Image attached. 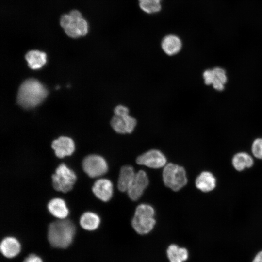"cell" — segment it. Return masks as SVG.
<instances>
[{
  "mask_svg": "<svg viewBox=\"0 0 262 262\" xmlns=\"http://www.w3.org/2000/svg\"><path fill=\"white\" fill-rule=\"evenodd\" d=\"M48 93L46 88L39 81L30 78L21 84L17 93V101L23 108H32L41 103Z\"/></svg>",
  "mask_w": 262,
  "mask_h": 262,
  "instance_id": "obj_1",
  "label": "cell"
},
{
  "mask_svg": "<svg viewBox=\"0 0 262 262\" xmlns=\"http://www.w3.org/2000/svg\"><path fill=\"white\" fill-rule=\"evenodd\" d=\"M84 172L90 177H100L108 171V164L106 160L101 156L91 155L86 157L82 162Z\"/></svg>",
  "mask_w": 262,
  "mask_h": 262,
  "instance_id": "obj_6",
  "label": "cell"
},
{
  "mask_svg": "<svg viewBox=\"0 0 262 262\" xmlns=\"http://www.w3.org/2000/svg\"><path fill=\"white\" fill-rule=\"evenodd\" d=\"M136 163L150 168H159L166 165V158L160 150L151 149L138 156Z\"/></svg>",
  "mask_w": 262,
  "mask_h": 262,
  "instance_id": "obj_8",
  "label": "cell"
},
{
  "mask_svg": "<svg viewBox=\"0 0 262 262\" xmlns=\"http://www.w3.org/2000/svg\"><path fill=\"white\" fill-rule=\"evenodd\" d=\"M166 254L170 262H184L189 257L187 249L176 244H171L167 248Z\"/></svg>",
  "mask_w": 262,
  "mask_h": 262,
  "instance_id": "obj_17",
  "label": "cell"
},
{
  "mask_svg": "<svg viewBox=\"0 0 262 262\" xmlns=\"http://www.w3.org/2000/svg\"><path fill=\"white\" fill-rule=\"evenodd\" d=\"M51 147L55 155L60 158L71 155L75 150V144L73 140L66 136H61L54 140Z\"/></svg>",
  "mask_w": 262,
  "mask_h": 262,
  "instance_id": "obj_10",
  "label": "cell"
},
{
  "mask_svg": "<svg viewBox=\"0 0 262 262\" xmlns=\"http://www.w3.org/2000/svg\"><path fill=\"white\" fill-rule=\"evenodd\" d=\"M148 183L147 173L143 170L138 171L136 173L135 177L127 191L129 197L134 201L138 199L147 187Z\"/></svg>",
  "mask_w": 262,
  "mask_h": 262,
  "instance_id": "obj_9",
  "label": "cell"
},
{
  "mask_svg": "<svg viewBox=\"0 0 262 262\" xmlns=\"http://www.w3.org/2000/svg\"><path fill=\"white\" fill-rule=\"evenodd\" d=\"M203 78L205 84L212 85L214 89L219 91L224 90L227 82L226 71L219 67L205 70Z\"/></svg>",
  "mask_w": 262,
  "mask_h": 262,
  "instance_id": "obj_7",
  "label": "cell"
},
{
  "mask_svg": "<svg viewBox=\"0 0 262 262\" xmlns=\"http://www.w3.org/2000/svg\"><path fill=\"white\" fill-rule=\"evenodd\" d=\"M69 15L72 17L74 21H76L79 19L82 18V15L80 12L76 10L71 11L70 12Z\"/></svg>",
  "mask_w": 262,
  "mask_h": 262,
  "instance_id": "obj_30",
  "label": "cell"
},
{
  "mask_svg": "<svg viewBox=\"0 0 262 262\" xmlns=\"http://www.w3.org/2000/svg\"><path fill=\"white\" fill-rule=\"evenodd\" d=\"M100 222L99 217L96 213L88 212L81 217L80 223L81 227L88 230H94L99 226Z\"/></svg>",
  "mask_w": 262,
  "mask_h": 262,
  "instance_id": "obj_20",
  "label": "cell"
},
{
  "mask_svg": "<svg viewBox=\"0 0 262 262\" xmlns=\"http://www.w3.org/2000/svg\"><path fill=\"white\" fill-rule=\"evenodd\" d=\"M76 22L81 36L85 35L88 32V24L87 21L83 18H81L76 21Z\"/></svg>",
  "mask_w": 262,
  "mask_h": 262,
  "instance_id": "obj_27",
  "label": "cell"
},
{
  "mask_svg": "<svg viewBox=\"0 0 262 262\" xmlns=\"http://www.w3.org/2000/svg\"><path fill=\"white\" fill-rule=\"evenodd\" d=\"M254 164L252 157L248 153L244 152H238L235 154L232 159L233 167L237 171L251 167Z\"/></svg>",
  "mask_w": 262,
  "mask_h": 262,
  "instance_id": "obj_18",
  "label": "cell"
},
{
  "mask_svg": "<svg viewBox=\"0 0 262 262\" xmlns=\"http://www.w3.org/2000/svg\"><path fill=\"white\" fill-rule=\"evenodd\" d=\"M216 180L214 176L210 172H202L196 178L195 184L196 188L203 192L213 190L216 186Z\"/></svg>",
  "mask_w": 262,
  "mask_h": 262,
  "instance_id": "obj_12",
  "label": "cell"
},
{
  "mask_svg": "<svg viewBox=\"0 0 262 262\" xmlns=\"http://www.w3.org/2000/svg\"><path fill=\"white\" fill-rule=\"evenodd\" d=\"M76 179L74 172L63 163L58 166L55 173L52 176L54 188L64 193L72 189Z\"/></svg>",
  "mask_w": 262,
  "mask_h": 262,
  "instance_id": "obj_5",
  "label": "cell"
},
{
  "mask_svg": "<svg viewBox=\"0 0 262 262\" xmlns=\"http://www.w3.org/2000/svg\"><path fill=\"white\" fill-rule=\"evenodd\" d=\"M139 6L144 12L152 14L159 12L161 9L160 2L142 1H139Z\"/></svg>",
  "mask_w": 262,
  "mask_h": 262,
  "instance_id": "obj_22",
  "label": "cell"
},
{
  "mask_svg": "<svg viewBox=\"0 0 262 262\" xmlns=\"http://www.w3.org/2000/svg\"><path fill=\"white\" fill-rule=\"evenodd\" d=\"M252 262H262V251L257 254Z\"/></svg>",
  "mask_w": 262,
  "mask_h": 262,
  "instance_id": "obj_31",
  "label": "cell"
},
{
  "mask_svg": "<svg viewBox=\"0 0 262 262\" xmlns=\"http://www.w3.org/2000/svg\"><path fill=\"white\" fill-rule=\"evenodd\" d=\"M154 215V209L151 205L147 204L138 205L131 220L132 228L139 234L144 235L149 233L156 223Z\"/></svg>",
  "mask_w": 262,
  "mask_h": 262,
  "instance_id": "obj_3",
  "label": "cell"
},
{
  "mask_svg": "<svg viewBox=\"0 0 262 262\" xmlns=\"http://www.w3.org/2000/svg\"><path fill=\"white\" fill-rule=\"evenodd\" d=\"M136 173L132 166L125 165L120 171L118 180V188L122 192H127L132 183Z\"/></svg>",
  "mask_w": 262,
  "mask_h": 262,
  "instance_id": "obj_14",
  "label": "cell"
},
{
  "mask_svg": "<svg viewBox=\"0 0 262 262\" xmlns=\"http://www.w3.org/2000/svg\"><path fill=\"white\" fill-rule=\"evenodd\" d=\"M161 0H139V1H153V2H160Z\"/></svg>",
  "mask_w": 262,
  "mask_h": 262,
  "instance_id": "obj_32",
  "label": "cell"
},
{
  "mask_svg": "<svg viewBox=\"0 0 262 262\" xmlns=\"http://www.w3.org/2000/svg\"><path fill=\"white\" fill-rule=\"evenodd\" d=\"M25 59L31 69H37L46 63V54L38 50H31L26 54Z\"/></svg>",
  "mask_w": 262,
  "mask_h": 262,
  "instance_id": "obj_19",
  "label": "cell"
},
{
  "mask_svg": "<svg viewBox=\"0 0 262 262\" xmlns=\"http://www.w3.org/2000/svg\"><path fill=\"white\" fill-rule=\"evenodd\" d=\"M48 208L51 214L60 219H65L69 213L65 201L60 198L51 199L48 204Z\"/></svg>",
  "mask_w": 262,
  "mask_h": 262,
  "instance_id": "obj_16",
  "label": "cell"
},
{
  "mask_svg": "<svg viewBox=\"0 0 262 262\" xmlns=\"http://www.w3.org/2000/svg\"><path fill=\"white\" fill-rule=\"evenodd\" d=\"M127 129V133L129 134L133 132L137 125V120L129 115L124 116Z\"/></svg>",
  "mask_w": 262,
  "mask_h": 262,
  "instance_id": "obj_25",
  "label": "cell"
},
{
  "mask_svg": "<svg viewBox=\"0 0 262 262\" xmlns=\"http://www.w3.org/2000/svg\"><path fill=\"white\" fill-rule=\"evenodd\" d=\"M115 115L124 117L129 115V108L124 105H118L114 110Z\"/></svg>",
  "mask_w": 262,
  "mask_h": 262,
  "instance_id": "obj_26",
  "label": "cell"
},
{
  "mask_svg": "<svg viewBox=\"0 0 262 262\" xmlns=\"http://www.w3.org/2000/svg\"><path fill=\"white\" fill-rule=\"evenodd\" d=\"M23 262H43L42 259L35 254H31L27 257Z\"/></svg>",
  "mask_w": 262,
  "mask_h": 262,
  "instance_id": "obj_29",
  "label": "cell"
},
{
  "mask_svg": "<svg viewBox=\"0 0 262 262\" xmlns=\"http://www.w3.org/2000/svg\"><path fill=\"white\" fill-rule=\"evenodd\" d=\"M163 180L166 187L175 191L181 189L187 182L184 168L173 163L168 164L164 166L163 171Z\"/></svg>",
  "mask_w": 262,
  "mask_h": 262,
  "instance_id": "obj_4",
  "label": "cell"
},
{
  "mask_svg": "<svg viewBox=\"0 0 262 262\" xmlns=\"http://www.w3.org/2000/svg\"><path fill=\"white\" fill-rule=\"evenodd\" d=\"M64 30L66 34L72 38H77L81 36L76 21H74L72 23L64 28Z\"/></svg>",
  "mask_w": 262,
  "mask_h": 262,
  "instance_id": "obj_24",
  "label": "cell"
},
{
  "mask_svg": "<svg viewBox=\"0 0 262 262\" xmlns=\"http://www.w3.org/2000/svg\"><path fill=\"white\" fill-rule=\"evenodd\" d=\"M161 47L166 54L172 56L177 54L180 50L182 42L177 36L168 35L163 38Z\"/></svg>",
  "mask_w": 262,
  "mask_h": 262,
  "instance_id": "obj_15",
  "label": "cell"
},
{
  "mask_svg": "<svg viewBox=\"0 0 262 262\" xmlns=\"http://www.w3.org/2000/svg\"><path fill=\"white\" fill-rule=\"evenodd\" d=\"M92 191L97 198L106 202L112 197L113 186L111 181L106 179H100L94 183Z\"/></svg>",
  "mask_w": 262,
  "mask_h": 262,
  "instance_id": "obj_11",
  "label": "cell"
},
{
  "mask_svg": "<svg viewBox=\"0 0 262 262\" xmlns=\"http://www.w3.org/2000/svg\"><path fill=\"white\" fill-rule=\"evenodd\" d=\"M251 151L256 158L262 160V138H257L253 142Z\"/></svg>",
  "mask_w": 262,
  "mask_h": 262,
  "instance_id": "obj_23",
  "label": "cell"
},
{
  "mask_svg": "<svg viewBox=\"0 0 262 262\" xmlns=\"http://www.w3.org/2000/svg\"><path fill=\"white\" fill-rule=\"evenodd\" d=\"M111 125L116 132L122 134L127 133L124 117L114 115L111 120Z\"/></svg>",
  "mask_w": 262,
  "mask_h": 262,
  "instance_id": "obj_21",
  "label": "cell"
},
{
  "mask_svg": "<svg viewBox=\"0 0 262 262\" xmlns=\"http://www.w3.org/2000/svg\"><path fill=\"white\" fill-rule=\"evenodd\" d=\"M20 244L13 237H7L2 240L0 244V251L2 254L9 258L17 255L20 251Z\"/></svg>",
  "mask_w": 262,
  "mask_h": 262,
  "instance_id": "obj_13",
  "label": "cell"
},
{
  "mask_svg": "<svg viewBox=\"0 0 262 262\" xmlns=\"http://www.w3.org/2000/svg\"><path fill=\"white\" fill-rule=\"evenodd\" d=\"M75 233V226L70 221H57L49 226L48 240L53 247L65 248L71 244Z\"/></svg>",
  "mask_w": 262,
  "mask_h": 262,
  "instance_id": "obj_2",
  "label": "cell"
},
{
  "mask_svg": "<svg viewBox=\"0 0 262 262\" xmlns=\"http://www.w3.org/2000/svg\"><path fill=\"white\" fill-rule=\"evenodd\" d=\"M73 21L74 20L69 14L64 15L60 19V25L64 29Z\"/></svg>",
  "mask_w": 262,
  "mask_h": 262,
  "instance_id": "obj_28",
  "label": "cell"
}]
</instances>
